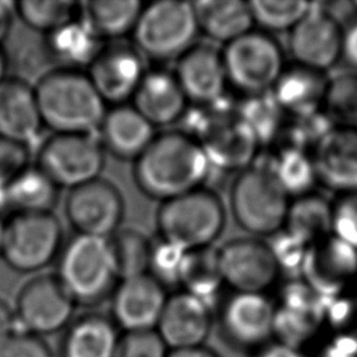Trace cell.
I'll use <instances>...</instances> for the list:
<instances>
[{
	"label": "cell",
	"mask_w": 357,
	"mask_h": 357,
	"mask_svg": "<svg viewBox=\"0 0 357 357\" xmlns=\"http://www.w3.org/2000/svg\"><path fill=\"white\" fill-rule=\"evenodd\" d=\"M211 169L201 145L191 135L169 130L156 134L134 160L132 176L145 195L165 202L201 188Z\"/></svg>",
	"instance_id": "1"
},
{
	"label": "cell",
	"mask_w": 357,
	"mask_h": 357,
	"mask_svg": "<svg viewBox=\"0 0 357 357\" xmlns=\"http://www.w3.org/2000/svg\"><path fill=\"white\" fill-rule=\"evenodd\" d=\"M43 126L54 134H95L106 113V103L86 73L53 68L33 86Z\"/></svg>",
	"instance_id": "2"
},
{
	"label": "cell",
	"mask_w": 357,
	"mask_h": 357,
	"mask_svg": "<svg viewBox=\"0 0 357 357\" xmlns=\"http://www.w3.org/2000/svg\"><path fill=\"white\" fill-rule=\"evenodd\" d=\"M185 130L202 148L212 167L244 170L250 167L261 146L252 131L223 105V99L206 106H195V113L185 110L181 117Z\"/></svg>",
	"instance_id": "3"
},
{
	"label": "cell",
	"mask_w": 357,
	"mask_h": 357,
	"mask_svg": "<svg viewBox=\"0 0 357 357\" xmlns=\"http://www.w3.org/2000/svg\"><path fill=\"white\" fill-rule=\"evenodd\" d=\"M54 275L74 303L84 305L105 300L120 280L109 240L78 233L63 244Z\"/></svg>",
	"instance_id": "4"
},
{
	"label": "cell",
	"mask_w": 357,
	"mask_h": 357,
	"mask_svg": "<svg viewBox=\"0 0 357 357\" xmlns=\"http://www.w3.org/2000/svg\"><path fill=\"white\" fill-rule=\"evenodd\" d=\"M226 225L222 199L208 188H197L160 202L156 213L159 237L184 251L213 245Z\"/></svg>",
	"instance_id": "5"
},
{
	"label": "cell",
	"mask_w": 357,
	"mask_h": 357,
	"mask_svg": "<svg viewBox=\"0 0 357 357\" xmlns=\"http://www.w3.org/2000/svg\"><path fill=\"white\" fill-rule=\"evenodd\" d=\"M289 205V195L265 163L241 170L230 188L231 215L244 231L254 236L280 231Z\"/></svg>",
	"instance_id": "6"
},
{
	"label": "cell",
	"mask_w": 357,
	"mask_h": 357,
	"mask_svg": "<svg viewBox=\"0 0 357 357\" xmlns=\"http://www.w3.org/2000/svg\"><path fill=\"white\" fill-rule=\"evenodd\" d=\"M198 32L192 1L159 0L144 4L131 35L144 57L169 61L187 52Z\"/></svg>",
	"instance_id": "7"
},
{
	"label": "cell",
	"mask_w": 357,
	"mask_h": 357,
	"mask_svg": "<svg viewBox=\"0 0 357 357\" xmlns=\"http://www.w3.org/2000/svg\"><path fill=\"white\" fill-rule=\"evenodd\" d=\"M63 244V227L53 212H14L6 219L1 258L17 272H36L59 257Z\"/></svg>",
	"instance_id": "8"
},
{
	"label": "cell",
	"mask_w": 357,
	"mask_h": 357,
	"mask_svg": "<svg viewBox=\"0 0 357 357\" xmlns=\"http://www.w3.org/2000/svg\"><path fill=\"white\" fill-rule=\"evenodd\" d=\"M227 84L243 95L268 92L284 70L279 43L266 32L251 29L222 49Z\"/></svg>",
	"instance_id": "9"
},
{
	"label": "cell",
	"mask_w": 357,
	"mask_h": 357,
	"mask_svg": "<svg viewBox=\"0 0 357 357\" xmlns=\"http://www.w3.org/2000/svg\"><path fill=\"white\" fill-rule=\"evenodd\" d=\"M105 149L95 134H54L38 151V163L59 188L73 190L100 177Z\"/></svg>",
	"instance_id": "10"
},
{
	"label": "cell",
	"mask_w": 357,
	"mask_h": 357,
	"mask_svg": "<svg viewBox=\"0 0 357 357\" xmlns=\"http://www.w3.org/2000/svg\"><path fill=\"white\" fill-rule=\"evenodd\" d=\"M75 303L56 275H39L28 280L15 300V321L21 331L42 336L66 326Z\"/></svg>",
	"instance_id": "11"
},
{
	"label": "cell",
	"mask_w": 357,
	"mask_h": 357,
	"mask_svg": "<svg viewBox=\"0 0 357 357\" xmlns=\"http://www.w3.org/2000/svg\"><path fill=\"white\" fill-rule=\"evenodd\" d=\"M64 211L78 234L109 238L123 222L124 198L112 181L99 177L68 190Z\"/></svg>",
	"instance_id": "12"
},
{
	"label": "cell",
	"mask_w": 357,
	"mask_h": 357,
	"mask_svg": "<svg viewBox=\"0 0 357 357\" xmlns=\"http://www.w3.org/2000/svg\"><path fill=\"white\" fill-rule=\"evenodd\" d=\"M218 250L223 282L233 291L264 293L279 276L268 243L257 237L234 238Z\"/></svg>",
	"instance_id": "13"
},
{
	"label": "cell",
	"mask_w": 357,
	"mask_h": 357,
	"mask_svg": "<svg viewBox=\"0 0 357 357\" xmlns=\"http://www.w3.org/2000/svg\"><path fill=\"white\" fill-rule=\"evenodd\" d=\"M145 71L144 56L134 45L112 42L102 46L86 75L103 102L116 106L132 99Z\"/></svg>",
	"instance_id": "14"
},
{
	"label": "cell",
	"mask_w": 357,
	"mask_h": 357,
	"mask_svg": "<svg viewBox=\"0 0 357 357\" xmlns=\"http://www.w3.org/2000/svg\"><path fill=\"white\" fill-rule=\"evenodd\" d=\"M275 312L273 303L264 293L233 291L220 307V329L234 346H265L273 336Z\"/></svg>",
	"instance_id": "15"
},
{
	"label": "cell",
	"mask_w": 357,
	"mask_h": 357,
	"mask_svg": "<svg viewBox=\"0 0 357 357\" xmlns=\"http://www.w3.org/2000/svg\"><path fill=\"white\" fill-rule=\"evenodd\" d=\"M301 275L315 293L336 298L357 276V250L331 234L307 248Z\"/></svg>",
	"instance_id": "16"
},
{
	"label": "cell",
	"mask_w": 357,
	"mask_h": 357,
	"mask_svg": "<svg viewBox=\"0 0 357 357\" xmlns=\"http://www.w3.org/2000/svg\"><path fill=\"white\" fill-rule=\"evenodd\" d=\"M174 77L188 102L206 106L225 98L227 77L222 50L212 43H194L176 60Z\"/></svg>",
	"instance_id": "17"
},
{
	"label": "cell",
	"mask_w": 357,
	"mask_h": 357,
	"mask_svg": "<svg viewBox=\"0 0 357 357\" xmlns=\"http://www.w3.org/2000/svg\"><path fill=\"white\" fill-rule=\"evenodd\" d=\"M342 39L343 33L333 17L312 4L290 31L289 49L298 66L321 71L342 56Z\"/></svg>",
	"instance_id": "18"
},
{
	"label": "cell",
	"mask_w": 357,
	"mask_h": 357,
	"mask_svg": "<svg viewBox=\"0 0 357 357\" xmlns=\"http://www.w3.org/2000/svg\"><path fill=\"white\" fill-rule=\"evenodd\" d=\"M166 300L165 286L149 273L120 279L112 293V315L126 332L156 329Z\"/></svg>",
	"instance_id": "19"
},
{
	"label": "cell",
	"mask_w": 357,
	"mask_h": 357,
	"mask_svg": "<svg viewBox=\"0 0 357 357\" xmlns=\"http://www.w3.org/2000/svg\"><path fill=\"white\" fill-rule=\"evenodd\" d=\"M211 326V305L187 291H177L167 296L156 332L167 347L183 350L204 346Z\"/></svg>",
	"instance_id": "20"
},
{
	"label": "cell",
	"mask_w": 357,
	"mask_h": 357,
	"mask_svg": "<svg viewBox=\"0 0 357 357\" xmlns=\"http://www.w3.org/2000/svg\"><path fill=\"white\" fill-rule=\"evenodd\" d=\"M317 178L347 194L357 192V128H332L318 144L312 158Z\"/></svg>",
	"instance_id": "21"
},
{
	"label": "cell",
	"mask_w": 357,
	"mask_h": 357,
	"mask_svg": "<svg viewBox=\"0 0 357 357\" xmlns=\"http://www.w3.org/2000/svg\"><path fill=\"white\" fill-rule=\"evenodd\" d=\"M98 132L105 152L123 160H135L156 135L155 127L127 103L106 109Z\"/></svg>",
	"instance_id": "22"
},
{
	"label": "cell",
	"mask_w": 357,
	"mask_h": 357,
	"mask_svg": "<svg viewBox=\"0 0 357 357\" xmlns=\"http://www.w3.org/2000/svg\"><path fill=\"white\" fill-rule=\"evenodd\" d=\"M43 127L35 89L24 78L0 84V137L29 146Z\"/></svg>",
	"instance_id": "23"
},
{
	"label": "cell",
	"mask_w": 357,
	"mask_h": 357,
	"mask_svg": "<svg viewBox=\"0 0 357 357\" xmlns=\"http://www.w3.org/2000/svg\"><path fill=\"white\" fill-rule=\"evenodd\" d=\"M187 103L174 73L163 68L146 70L132 96V106L153 127L180 120L187 110Z\"/></svg>",
	"instance_id": "24"
},
{
	"label": "cell",
	"mask_w": 357,
	"mask_h": 357,
	"mask_svg": "<svg viewBox=\"0 0 357 357\" xmlns=\"http://www.w3.org/2000/svg\"><path fill=\"white\" fill-rule=\"evenodd\" d=\"M103 46L95 32L79 15L66 25L45 35L43 47L46 56L57 68H88Z\"/></svg>",
	"instance_id": "25"
},
{
	"label": "cell",
	"mask_w": 357,
	"mask_h": 357,
	"mask_svg": "<svg viewBox=\"0 0 357 357\" xmlns=\"http://www.w3.org/2000/svg\"><path fill=\"white\" fill-rule=\"evenodd\" d=\"M192 6L198 31L211 40L227 45L254 26L248 1L201 0L192 1Z\"/></svg>",
	"instance_id": "26"
},
{
	"label": "cell",
	"mask_w": 357,
	"mask_h": 357,
	"mask_svg": "<svg viewBox=\"0 0 357 357\" xmlns=\"http://www.w3.org/2000/svg\"><path fill=\"white\" fill-rule=\"evenodd\" d=\"M119 339L114 322L99 314H86L67 329L61 354L63 357H114Z\"/></svg>",
	"instance_id": "27"
},
{
	"label": "cell",
	"mask_w": 357,
	"mask_h": 357,
	"mask_svg": "<svg viewBox=\"0 0 357 357\" xmlns=\"http://www.w3.org/2000/svg\"><path fill=\"white\" fill-rule=\"evenodd\" d=\"M318 73L301 66L283 70L271 89L283 113L301 117L317 112L326 91V82Z\"/></svg>",
	"instance_id": "28"
},
{
	"label": "cell",
	"mask_w": 357,
	"mask_h": 357,
	"mask_svg": "<svg viewBox=\"0 0 357 357\" xmlns=\"http://www.w3.org/2000/svg\"><path fill=\"white\" fill-rule=\"evenodd\" d=\"M144 4L138 0H91L81 3V17L100 40L131 35Z\"/></svg>",
	"instance_id": "29"
},
{
	"label": "cell",
	"mask_w": 357,
	"mask_h": 357,
	"mask_svg": "<svg viewBox=\"0 0 357 357\" xmlns=\"http://www.w3.org/2000/svg\"><path fill=\"white\" fill-rule=\"evenodd\" d=\"M333 208L318 195H303L289 205L283 230L310 247L332 234Z\"/></svg>",
	"instance_id": "30"
},
{
	"label": "cell",
	"mask_w": 357,
	"mask_h": 357,
	"mask_svg": "<svg viewBox=\"0 0 357 357\" xmlns=\"http://www.w3.org/2000/svg\"><path fill=\"white\" fill-rule=\"evenodd\" d=\"M178 284L183 287V291L211 305V301L225 284L219 265V250L211 245L185 251L180 268Z\"/></svg>",
	"instance_id": "31"
},
{
	"label": "cell",
	"mask_w": 357,
	"mask_h": 357,
	"mask_svg": "<svg viewBox=\"0 0 357 357\" xmlns=\"http://www.w3.org/2000/svg\"><path fill=\"white\" fill-rule=\"evenodd\" d=\"M59 187L38 166L25 167L6 188L14 212H52L59 201Z\"/></svg>",
	"instance_id": "32"
},
{
	"label": "cell",
	"mask_w": 357,
	"mask_h": 357,
	"mask_svg": "<svg viewBox=\"0 0 357 357\" xmlns=\"http://www.w3.org/2000/svg\"><path fill=\"white\" fill-rule=\"evenodd\" d=\"M265 165L289 197L307 195L317 180L312 159L294 146L283 148Z\"/></svg>",
	"instance_id": "33"
},
{
	"label": "cell",
	"mask_w": 357,
	"mask_h": 357,
	"mask_svg": "<svg viewBox=\"0 0 357 357\" xmlns=\"http://www.w3.org/2000/svg\"><path fill=\"white\" fill-rule=\"evenodd\" d=\"M234 112L252 131L259 145L273 141L280 130L283 110L271 91L244 95L234 106Z\"/></svg>",
	"instance_id": "34"
},
{
	"label": "cell",
	"mask_w": 357,
	"mask_h": 357,
	"mask_svg": "<svg viewBox=\"0 0 357 357\" xmlns=\"http://www.w3.org/2000/svg\"><path fill=\"white\" fill-rule=\"evenodd\" d=\"M15 14L32 31L47 35L81 15V3L74 0H22Z\"/></svg>",
	"instance_id": "35"
},
{
	"label": "cell",
	"mask_w": 357,
	"mask_h": 357,
	"mask_svg": "<svg viewBox=\"0 0 357 357\" xmlns=\"http://www.w3.org/2000/svg\"><path fill=\"white\" fill-rule=\"evenodd\" d=\"M120 279L148 273L152 240L134 227H120L109 238Z\"/></svg>",
	"instance_id": "36"
},
{
	"label": "cell",
	"mask_w": 357,
	"mask_h": 357,
	"mask_svg": "<svg viewBox=\"0 0 357 357\" xmlns=\"http://www.w3.org/2000/svg\"><path fill=\"white\" fill-rule=\"evenodd\" d=\"M254 25L266 32L291 31L310 11L312 3L304 0H251L248 1Z\"/></svg>",
	"instance_id": "37"
},
{
	"label": "cell",
	"mask_w": 357,
	"mask_h": 357,
	"mask_svg": "<svg viewBox=\"0 0 357 357\" xmlns=\"http://www.w3.org/2000/svg\"><path fill=\"white\" fill-rule=\"evenodd\" d=\"M325 100L329 113L343 127L357 128V75L344 74L326 84Z\"/></svg>",
	"instance_id": "38"
},
{
	"label": "cell",
	"mask_w": 357,
	"mask_h": 357,
	"mask_svg": "<svg viewBox=\"0 0 357 357\" xmlns=\"http://www.w3.org/2000/svg\"><path fill=\"white\" fill-rule=\"evenodd\" d=\"M321 321L287 308H276L273 321V336L278 342L301 350L303 344L317 332Z\"/></svg>",
	"instance_id": "39"
},
{
	"label": "cell",
	"mask_w": 357,
	"mask_h": 357,
	"mask_svg": "<svg viewBox=\"0 0 357 357\" xmlns=\"http://www.w3.org/2000/svg\"><path fill=\"white\" fill-rule=\"evenodd\" d=\"M325 319L332 331L331 339L357 354V298H332Z\"/></svg>",
	"instance_id": "40"
},
{
	"label": "cell",
	"mask_w": 357,
	"mask_h": 357,
	"mask_svg": "<svg viewBox=\"0 0 357 357\" xmlns=\"http://www.w3.org/2000/svg\"><path fill=\"white\" fill-rule=\"evenodd\" d=\"M185 251L159 237L152 241L148 273L162 286L178 284V275Z\"/></svg>",
	"instance_id": "41"
},
{
	"label": "cell",
	"mask_w": 357,
	"mask_h": 357,
	"mask_svg": "<svg viewBox=\"0 0 357 357\" xmlns=\"http://www.w3.org/2000/svg\"><path fill=\"white\" fill-rule=\"evenodd\" d=\"M167 346L156 329H151L126 332L119 339L114 357H167Z\"/></svg>",
	"instance_id": "42"
},
{
	"label": "cell",
	"mask_w": 357,
	"mask_h": 357,
	"mask_svg": "<svg viewBox=\"0 0 357 357\" xmlns=\"http://www.w3.org/2000/svg\"><path fill=\"white\" fill-rule=\"evenodd\" d=\"M332 234L357 250V192L347 194L333 208Z\"/></svg>",
	"instance_id": "43"
},
{
	"label": "cell",
	"mask_w": 357,
	"mask_h": 357,
	"mask_svg": "<svg viewBox=\"0 0 357 357\" xmlns=\"http://www.w3.org/2000/svg\"><path fill=\"white\" fill-rule=\"evenodd\" d=\"M0 357H52V353L40 336L15 329L0 342Z\"/></svg>",
	"instance_id": "44"
},
{
	"label": "cell",
	"mask_w": 357,
	"mask_h": 357,
	"mask_svg": "<svg viewBox=\"0 0 357 357\" xmlns=\"http://www.w3.org/2000/svg\"><path fill=\"white\" fill-rule=\"evenodd\" d=\"M28 166V146L0 137V188H7V185Z\"/></svg>",
	"instance_id": "45"
},
{
	"label": "cell",
	"mask_w": 357,
	"mask_h": 357,
	"mask_svg": "<svg viewBox=\"0 0 357 357\" xmlns=\"http://www.w3.org/2000/svg\"><path fill=\"white\" fill-rule=\"evenodd\" d=\"M279 271H296L301 272V265L308 247L297 241L294 237L287 234L284 230L278 231L272 236V241L268 243Z\"/></svg>",
	"instance_id": "46"
},
{
	"label": "cell",
	"mask_w": 357,
	"mask_h": 357,
	"mask_svg": "<svg viewBox=\"0 0 357 357\" xmlns=\"http://www.w3.org/2000/svg\"><path fill=\"white\" fill-rule=\"evenodd\" d=\"M342 56L354 68H357V24L351 25L342 39Z\"/></svg>",
	"instance_id": "47"
},
{
	"label": "cell",
	"mask_w": 357,
	"mask_h": 357,
	"mask_svg": "<svg viewBox=\"0 0 357 357\" xmlns=\"http://www.w3.org/2000/svg\"><path fill=\"white\" fill-rule=\"evenodd\" d=\"M255 357H305V354L298 349L275 342L262 346Z\"/></svg>",
	"instance_id": "48"
},
{
	"label": "cell",
	"mask_w": 357,
	"mask_h": 357,
	"mask_svg": "<svg viewBox=\"0 0 357 357\" xmlns=\"http://www.w3.org/2000/svg\"><path fill=\"white\" fill-rule=\"evenodd\" d=\"M17 329V321L14 310L10 304L0 298V342H3L8 335Z\"/></svg>",
	"instance_id": "49"
},
{
	"label": "cell",
	"mask_w": 357,
	"mask_h": 357,
	"mask_svg": "<svg viewBox=\"0 0 357 357\" xmlns=\"http://www.w3.org/2000/svg\"><path fill=\"white\" fill-rule=\"evenodd\" d=\"M15 15V3L0 0V47L11 32Z\"/></svg>",
	"instance_id": "50"
},
{
	"label": "cell",
	"mask_w": 357,
	"mask_h": 357,
	"mask_svg": "<svg viewBox=\"0 0 357 357\" xmlns=\"http://www.w3.org/2000/svg\"><path fill=\"white\" fill-rule=\"evenodd\" d=\"M318 357H357V354L350 351L336 340L329 339V342L321 349Z\"/></svg>",
	"instance_id": "51"
},
{
	"label": "cell",
	"mask_w": 357,
	"mask_h": 357,
	"mask_svg": "<svg viewBox=\"0 0 357 357\" xmlns=\"http://www.w3.org/2000/svg\"><path fill=\"white\" fill-rule=\"evenodd\" d=\"M167 357H219L215 351L205 346L192 347V349H183V350H172Z\"/></svg>",
	"instance_id": "52"
},
{
	"label": "cell",
	"mask_w": 357,
	"mask_h": 357,
	"mask_svg": "<svg viewBox=\"0 0 357 357\" xmlns=\"http://www.w3.org/2000/svg\"><path fill=\"white\" fill-rule=\"evenodd\" d=\"M7 68H8V56L0 47V84L7 78Z\"/></svg>",
	"instance_id": "53"
},
{
	"label": "cell",
	"mask_w": 357,
	"mask_h": 357,
	"mask_svg": "<svg viewBox=\"0 0 357 357\" xmlns=\"http://www.w3.org/2000/svg\"><path fill=\"white\" fill-rule=\"evenodd\" d=\"M10 202H8V197H7V191L6 188H0V216L3 218L4 212L10 211Z\"/></svg>",
	"instance_id": "54"
},
{
	"label": "cell",
	"mask_w": 357,
	"mask_h": 357,
	"mask_svg": "<svg viewBox=\"0 0 357 357\" xmlns=\"http://www.w3.org/2000/svg\"><path fill=\"white\" fill-rule=\"evenodd\" d=\"M4 226H6V219L0 216V257H1V248H3V238H4Z\"/></svg>",
	"instance_id": "55"
},
{
	"label": "cell",
	"mask_w": 357,
	"mask_h": 357,
	"mask_svg": "<svg viewBox=\"0 0 357 357\" xmlns=\"http://www.w3.org/2000/svg\"><path fill=\"white\" fill-rule=\"evenodd\" d=\"M351 7L357 11V0H354V1H351Z\"/></svg>",
	"instance_id": "56"
}]
</instances>
